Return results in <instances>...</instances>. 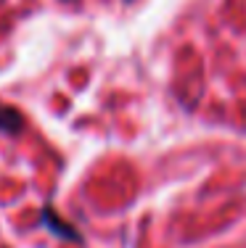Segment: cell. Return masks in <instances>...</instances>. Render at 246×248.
<instances>
[{
    "instance_id": "cell-1",
    "label": "cell",
    "mask_w": 246,
    "mask_h": 248,
    "mask_svg": "<svg viewBox=\"0 0 246 248\" xmlns=\"http://www.w3.org/2000/svg\"><path fill=\"white\" fill-rule=\"evenodd\" d=\"M40 227H45L50 235H56L58 240H66V243H77L82 246L85 243V238H82V232L77 227H74L72 222H66V219H61V217L53 211V206H48L45 203L43 209H40V219H37Z\"/></svg>"
},
{
    "instance_id": "cell-2",
    "label": "cell",
    "mask_w": 246,
    "mask_h": 248,
    "mask_svg": "<svg viewBox=\"0 0 246 248\" xmlns=\"http://www.w3.org/2000/svg\"><path fill=\"white\" fill-rule=\"evenodd\" d=\"M24 127H27V119L19 108H14L8 103H0V132L8 135V138H19L24 132Z\"/></svg>"
},
{
    "instance_id": "cell-3",
    "label": "cell",
    "mask_w": 246,
    "mask_h": 248,
    "mask_svg": "<svg viewBox=\"0 0 246 248\" xmlns=\"http://www.w3.org/2000/svg\"><path fill=\"white\" fill-rule=\"evenodd\" d=\"M122 3H132V0H122Z\"/></svg>"
}]
</instances>
